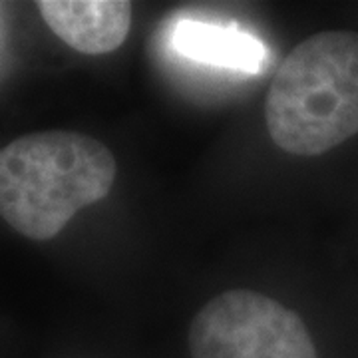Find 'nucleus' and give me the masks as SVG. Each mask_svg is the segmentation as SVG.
<instances>
[{"instance_id": "20e7f679", "label": "nucleus", "mask_w": 358, "mask_h": 358, "mask_svg": "<svg viewBox=\"0 0 358 358\" xmlns=\"http://www.w3.org/2000/svg\"><path fill=\"white\" fill-rule=\"evenodd\" d=\"M36 8L58 38L86 56L117 50L131 28L126 0H40Z\"/></svg>"}, {"instance_id": "39448f33", "label": "nucleus", "mask_w": 358, "mask_h": 358, "mask_svg": "<svg viewBox=\"0 0 358 358\" xmlns=\"http://www.w3.org/2000/svg\"><path fill=\"white\" fill-rule=\"evenodd\" d=\"M173 46L203 64L257 72L265 62V46L235 26L179 22L173 30Z\"/></svg>"}, {"instance_id": "f03ea898", "label": "nucleus", "mask_w": 358, "mask_h": 358, "mask_svg": "<svg viewBox=\"0 0 358 358\" xmlns=\"http://www.w3.org/2000/svg\"><path fill=\"white\" fill-rule=\"evenodd\" d=\"M265 124L277 148L305 157L357 136V32L329 30L296 44L271 80Z\"/></svg>"}, {"instance_id": "7ed1b4c3", "label": "nucleus", "mask_w": 358, "mask_h": 358, "mask_svg": "<svg viewBox=\"0 0 358 358\" xmlns=\"http://www.w3.org/2000/svg\"><path fill=\"white\" fill-rule=\"evenodd\" d=\"M189 350L193 358H319L294 310L247 289L219 294L195 315Z\"/></svg>"}, {"instance_id": "f257e3e1", "label": "nucleus", "mask_w": 358, "mask_h": 358, "mask_svg": "<svg viewBox=\"0 0 358 358\" xmlns=\"http://www.w3.org/2000/svg\"><path fill=\"white\" fill-rule=\"evenodd\" d=\"M117 178L110 148L78 131H38L0 150V217L34 241H50Z\"/></svg>"}]
</instances>
